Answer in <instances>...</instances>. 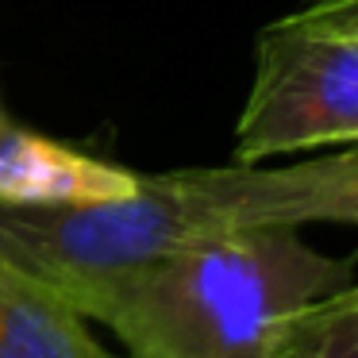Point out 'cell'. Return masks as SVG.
Masks as SVG:
<instances>
[{
	"label": "cell",
	"instance_id": "obj_2",
	"mask_svg": "<svg viewBox=\"0 0 358 358\" xmlns=\"http://www.w3.org/2000/svg\"><path fill=\"white\" fill-rule=\"evenodd\" d=\"M350 285V258L320 255L301 227H262L66 289L127 358H270L293 308Z\"/></svg>",
	"mask_w": 358,
	"mask_h": 358
},
{
	"label": "cell",
	"instance_id": "obj_6",
	"mask_svg": "<svg viewBox=\"0 0 358 358\" xmlns=\"http://www.w3.org/2000/svg\"><path fill=\"white\" fill-rule=\"evenodd\" d=\"M270 358H358L355 281L289 312L273 331Z\"/></svg>",
	"mask_w": 358,
	"mask_h": 358
},
{
	"label": "cell",
	"instance_id": "obj_4",
	"mask_svg": "<svg viewBox=\"0 0 358 358\" xmlns=\"http://www.w3.org/2000/svg\"><path fill=\"white\" fill-rule=\"evenodd\" d=\"M139 173L47 135L0 124V204L4 208H93L135 193Z\"/></svg>",
	"mask_w": 358,
	"mask_h": 358
},
{
	"label": "cell",
	"instance_id": "obj_1",
	"mask_svg": "<svg viewBox=\"0 0 358 358\" xmlns=\"http://www.w3.org/2000/svg\"><path fill=\"white\" fill-rule=\"evenodd\" d=\"M355 220L358 155L339 147L296 166L231 162L139 178L131 196L93 208L0 204V255L66 293L243 231Z\"/></svg>",
	"mask_w": 358,
	"mask_h": 358
},
{
	"label": "cell",
	"instance_id": "obj_3",
	"mask_svg": "<svg viewBox=\"0 0 358 358\" xmlns=\"http://www.w3.org/2000/svg\"><path fill=\"white\" fill-rule=\"evenodd\" d=\"M358 143V0H312L258 35L235 162Z\"/></svg>",
	"mask_w": 358,
	"mask_h": 358
},
{
	"label": "cell",
	"instance_id": "obj_5",
	"mask_svg": "<svg viewBox=\"0 0 358 358\" xmlns=\"http://www.w3.org/2000/svg\"><path fill=\"white\" fill-rule=\"evenodd\" d=\"M0 358H112L89 320L31 270L0 255Z\"/></svg>",
	"mask_w": 358,
	"mask_h": 358
}]
</instances>
